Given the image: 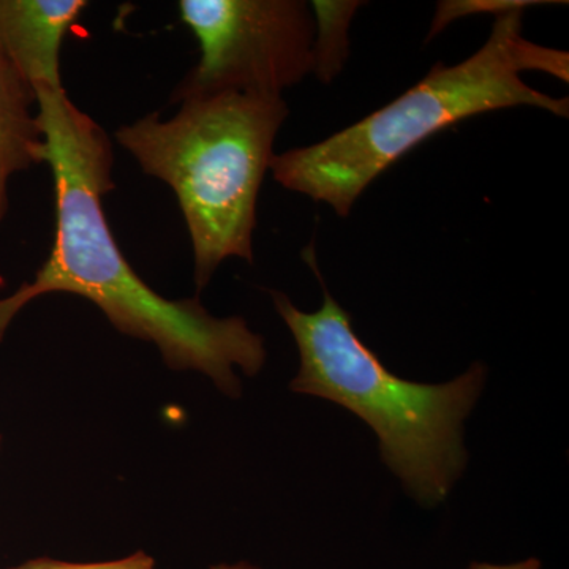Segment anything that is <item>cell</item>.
I'll return each instance as SVG.
<instances>
[{"mask_svg": "<svg viewBox=\"0 0 569 569\" xmlns=\"http://www.w3.org/2000/svg\"><path fill=\"white\" fill-rule=\"evenodd\" d=\"M549 3L561 2H541V0H458V2H440L437 6L436 17H433L432 28L426 41L433 39L438 33L448 28L449 22L475 13H508L512 10H526L533 6H549Z\"/></svg>", "mask_w": 569, "mask_h": 569, "instance_id": "obj_9", "label": "cell"}, {"mask_svg": "<svg viewBox=\"0 0 569 569\" xmlns=\"http://www.w3.org/2000/svg\"><path fill=\"white\" fill-rule=\"evenodd\" d=\"M88 6L84 0H0V48L33 89H62L63 37Z\"/></svg>", "mask_w": 569, "mask_h": 569, "instance_id": "obj_6", "label": "cell"}, {"mask_svg": "<svg viewBox=\"0 0 569 569\" xmlns=\"http://www.w3.org/2000/svg\"><path fill=\"white\" fill-rule=\"evenodd\" d=\"M116 132L141 170L174 190L193 250L197 290L227 258L253 263L257 203L288 104L283 97L220 92L179 100Z\"/></svg>", "mask_w": 569, "mask_h": 569, "instance_id": "obj_4", "label": "cell"}, {"mask_svg": "<svg viewBox=\"0 0 569 569\" xmlns=\"http://www.w3.org/2000/svg\"><path fill=\"white\" fill-rule=\"evenodd\" d=\"M305 260L323 290L317 312H302L287 295L271 291L301 359L291 391L321 397L362 419L377 433L381 459L407 492L425 507H436L466 468L463 421L485 387L486 367L475 362L463 376L441 385L389 372L326 288L313 244L305 250Z\"/></svg>", "mask_w": 569, "mask_h": 569, "instance_id": "obj_3", "label": "cell"}, {"mask_svg": "<svg viewBox=\"0 0 569 569\" xmlns=\"http://www.w3.org/2000/svg\"><path fill=\"white\" fill-rule=\"evenodd\" d=\"M10 569H156V561L148 553L137 552L122 560L102 561V563H69V561L37 559Z\"/></svg>", "mask_w": 569, "mask_h": 569, "instance_id": "obj_10", "label": "cell"}, {"mask_svg": "<svg viewBox=\"0 0 569 569\" xmlns=\"http://www.w3.org/2000/svg\"><path fill=\"white\" fill-rule=\"evenodd\" d=\"M201 58L171 102L220 92L282 97L313 71L316 20L302 0H181Z\"/></svg>", "mask_w": 569, "mask_h": 569, "instance_id": "obj_5", "label": "cell"}, {"mask_svg": "<svg viewBox=\"0 0 569 569\" xmlns=\"http://www.w3.org/2000/svg\"><path fill=\"white\" fill-rule=\"evenodd\" d=\"M470 569H541V561L527 559L511 565L471 563Z\"/></svg>", "mask_w": 569, "mask_h": 569, "instance_id": "obj_11", "label": "cell"}, {"mask_svg": "<svg viewBox=\"0 0 569 569\" xmlns=\"http://www.w3.org/2000/svg\"><path fill=\"white\" fill-rule=\"evenodd\" d=\"M44 163L56 192V236L31 283L0 299V342L33 299L71 293L93 302L122 335L156 343L176 370H200L224 395L239 397L233 367L254 377L264 366L263 337L239 317L216 318L198 298L157 295L133 271L108 224L103 197L114 189L110 137L77 107L66 89L36 88Z\"/></svg>", "mask_w": 569, "mask_h": 569, "instance_id": "obj_1", "label": "cell"}, {"mask_svg": "<svg viewBox=\"0 0 569 569\" xmlns=\"http://www.w3.org/2000/svg\"><path fill=\"white\" fill-rule=\"evenodd\" d=\"M31 82L0 48V224L9 212L11 176L44 163V134Z\"/></svg>", "mask_w": 569, "mask_h": 569, "instance_id": "obj_7", "label": "cell"}, {"mask_svg": "<svg viewBox=\"0 0 569 569\" xmlns=\"http://www.w3.org/2000/svg\"><path fill=\"white\" fill-rule=\"evenodd\" d=\"M0 441H2V437H0Z\"/></svg>", "mask_w": 569, "mask_h": 569, "instance_id": "obj_13", "label": "cell"}, {"mask_svg": "<svg viewBox=\"0 0 569 569\" xmlns=\"http://www.w3.org/2000/svg\"><path fill=\"white\" fill-rule=\"evenodd\" d=\"M522 14L523 10L498 14L488 41L467 61L451 67L437 63L425 80L342 132L274 153L269 170L276 181L348 217L378 176L449 126L515 107L568 118V97L539 92L520 77L523 71H545L569 81L568 52L527 40Z\"/></svg>", "mask_w": 569, "mask_h": 569, "instance_id": "obj_2", "label": "cell"}, {"mask_svg": "<svg viewBox=\"0 0 569 569\" xmlns=\"http://www.w3.org/2000/svg\"><path fill=\"white\" fill-rule=\"evenodd\" d=\"M309 6L316 20L312 73L328 84L342 71L350 56V24L362 3L316 0Z\"/></svg>", "mask_w": 569, "mask_h": 569, "instance_id": "obj_8", "label": "cell"}, {"mask_svg": "<svg viewBox=\"0 0 569 569\" xmlns=\"http://www.w3.org/2000/svg\"><path fill=\"white\" fill-rule=\"evenodd\" d=\"M211 569H260L257 567H253V565L246 563V561H241V563L236 565H216V567H212Z\"/></svg>", "mask_w": 569, "mask_h": 569, "instance_id": "obj_12", "label": "cell"}]
</instances>
